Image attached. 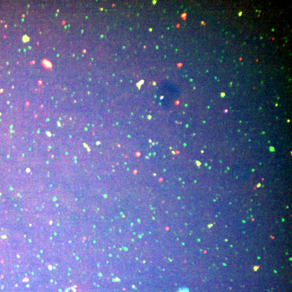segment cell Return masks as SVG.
I'll use <instances>...</instances> for the list:
<instances>
[{"label":"cell","mask_w":292,"mask_h":292,"mask_svg":"<svg viewBox=\"0 0 292 292\" xmlns=\"http://www.w3.org/2000/svg\"><path fill=\"white\" fill-rule=\"evenodd\" d=\"M178 292H189L188 289L187 288H182L180 289Z\"/></svg>","instance_id":"cell-2"},{"label":"cell","mask_w":292,"mask_h":292,"mask_svg":"<svg viewBox=\"0 0 292 292\" xmlns=\"http://www.w3.org/2000/svg\"><path fill=\"white\" fill-rule=\"evenodd\" d=\"M42 64L45 67V68H47L48 69H51L52 68V65L51 62L46 59L42 61Z\"/></svg>","instance_id":"cell-1"}]
</instances>
